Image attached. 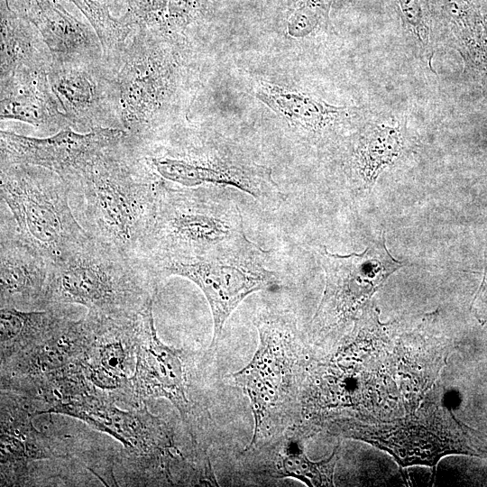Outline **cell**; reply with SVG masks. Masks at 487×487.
<instances>
[{"label": "cell", "mask_w": 487, "mask_h": 487, "mask_svg": "<svg viewBox=\"0 0 487 487\" xmlns=\"http://www.w3.org/2000/svg\"><path fill=\"white\" fill-rule=\"evenodd\" d=\"M115 402L112 395L92 385L46 413L74 417L117 439L123 445L124 460L131 463L133 485L177 486L195 459L194 441L182 440L189 436H179L146 406L123 410Z\"/></svg>", "instance_id": "3957f363"}, {"label": "cell", "mask_w": 487, "mask_h": 487, "mask_svg": "<svg viewBox=\"0 0 487 487\" xmlns=\"http://www.w3.org/2000/svg\"><path fill=\"white\" fill-rule=\"evenodd\" d=\"M1 403V486L25 484L30 462L59 455L34 428V412L27 409L24 397L9 401L2 397Z\"/></svg>", "instance_id": "ffe728a7"}, {"label": "cell", "mask_w": 487, "mask_h": 487, "mask_svg": "<svg viewBox=\"0 0 487 487\" xmlns=\"http://www.w3.org/2000/svg\"><path fill=\"white\" fill-rule=\"evenodd\" d=\"M1 119L22 121L47 132L69 126L47 69L27 70L1 78Z\"/></svg>", "instance_id": "44dd1931"}, {"label": "cell", "mask_w": 487, "mask_h": 487, "mask_svg": "<svg viewBox=\"0 0 487 487\" xmlns=\"http://www.w3.org/2000/svg\"><path fill=\"white\" fill-rule=\"evenodd\" d=\"M268 255L246 235L202 256L143 261L159 284L179 276L201 289L213 318L208 351L214 354L226 320L240 303L252 293L280 288L279 274L267 265Z\"/></svg>", "instance_id": "ba28073f"}, {"label": "cell", "mask_w": 487, "mask_h": 487, "mask_svg": "<svg viewBox=\"0 0 487 487\" xmlns=\"http://www.w3.org/2000/svg\"><path fill=\"white\" fill-rule=\"evenodd\" d=\"M1 199L21 235L52 265L86 244L90 236L69 204V185L47 169L1 164Z\"/></svg>", "instance_id": "9c48e42d"}, {"label": "cell", "mask_w": 487, "mask_h": 487, "mask_svg": "<svg viewBox=\"0 0 487 487\" xmlns=\"http://www.w3.org/2000/svg\"><path fill=\"white\" fill-rule=\"evenodd\" d=\"M142 312L122 317L86 315L90 325V340L80 362L84 374L92 385L111 394L117 401H125L134 372Z\"/></svg>", "instance_id": "9a60e30c"}, {"label": "cell", "mask_w": 487, "mask_h": 487, "mask_svg": "<svg viewBox=\"0 0 487 487\" xmlns=\"http://www.w3.org/2000/svg\"><path fill=\"white\" fill-rule=\"evenodd\" d=\"M307 438L295 427L256 445H247L240 454V472L254 482L296 479L309 487L334 486L340 443L332 454L312 461L305 453Z\"/></svg>", "instance_id": "2e32d148"}, {"label": "cell", "mask_w": 487, "mask_h": 487, "mask_svg": "<svg viewBox=\"0 0 487 487\" xmlns=\"http://www.w3.org/2000/svg\"><path fill=\"white\" fill-rule=\"evenodd\" d=\"M127 133L119 128H98L79 133L67 126L47 138L1 131V164H27L47 169L70 187L98 158L123 142Z\"/></svg>", "instance_id": "4fadbf2b"}, {"label": "cell", "mask_w": 487, "mask_h": 487, "mask_svg": "<svg viewBox=\"0 0 487 487\" xmlns=\"http://www.w3.org/2000/svg\"><path fill=\"white\" fill-rule=\"evenodd\" d=\"M167 39L139 34L112 73L120 124L136 143L153 142L177 89L179 64Z\"/></svg>", "instance_id": "8fae6325"}, {"label": "cell", "mask_w": 487, "mask_h": 487, "mask_svg": "<svg viewBox=\"0 0 487 487\" xmlns=\"http://www.w3.org/2000/svg\"><path fill=\"white\" fill-rule=\"evenodd\" d=\"M244 236L242 212L227 188L160 183L156 218L142 259L202 256Z\"/></svg>", "instance_id": "52a82bcc"}, {"label": "cell", "mask_w": 487, "mask_h": 487, "mask_svg": "<svg viewBox=\"0 0 487 487\" xmlns=\"http://www.w3.org/2000/svg\"><path fill=\"white\" fill-rule=\"evenodd\" d=\"M446 23L455 28L463 27L467 15L469 16V0H436Z\"/></svg>", "instance_id": "484cf974"}, {"label": "cell", "mask_w": 487, "mask_h": 487, "mask_svg": "<svg viewBox=\"0 0 487 487\" xmlns=\"http://www.w3.org/2000/svg\"><path fill=\"white\" fill-rule=\"evenodd\" d=\"M97 61L51 63L48 70L51 88L71 128L92 131L121 125L112 73Z\"/></svg>", "instance_id": "5bb4252c"}, {"label": "cell", "mask_w": 487, "mask_h": 487, "mask_svg": "<svg viewBox=\"0 0 487 487\" xmlns=\"http://www.w3.org/2000/svg\"><path fill=\"white\" fill-rule=\"evenodd\" d=\"M326 274L322 299L310 322L309 341L333 345L347 332L372 295L403 262L388 252L382 237L361 253L320 252Z\"/></svg>", "instance_id": "7c38bea8"}, {"label": "cell", "mask_w": 487, "mask_h": 487, "mask_svg": "<svg viewBox=\"0 0 487 487\" xmlns=\"http://www.w3.org/2000/svg\"><path fill=\"white\" fill-rule=\"evenodd\" d=\"M66 308L52 307L40 310H21L14 307H1V363L37 344L58 327L69 317Z\"/></svg>", "instance_id": "7402d4cb"}, {"label": "cell", "mask_w": 487, "mask_h": 487, "mask_svg": "<svg viewBox=\"0 0 487 487\" xmlns=\"http://www.w3.org/2000/svg\"><path fill=\"white\" fill-rule=\"evenodd\" d=\"M471 311L480 324L487 323V245L484 251L483 277L473 299Z\"/></svg>", "instance_id": "4316f807"}, {"label": "cell", "mask_w": 487, "mask_h": 487, "mask_svg": "<svg viewBox=\"0 0 487 487\" xmlns=\"http://www.w3.org/2000/svg\"><path fill=\"white\" fill-rule=\"evenodd\" d=\"M51 64V56L42 39H36L11 21L3 23L1 78L27 70H49Z\"/></svg>", "instance_id": "cb8c5ba5"}, {"label": "cell", "mask_w": 487, "mask_h": 487, "mask_svg": "<svg viewBox=\"0 0 487 487\" xmlns=\"http://www.w3.org/2000/svg\"><path fill=\"white\" fill-rule=\"evenodd\" d=\"M158 287L143 260L90 236L52 265L46 307L78 304L96 317H133L153 303Z\"/></svg>", "instance_id": "277c9868"}, {"label": "cell", "mask_w": 487, "mask_h": 487, "mask_svg": "<svg viewBox=\"0 0 487 487\" xmlns=\"http://www.w3.org/2000/svg\"><path fill=\"white\" fill-rule=\"evenodd\" d=\"M259 344L252 358L232 374L250 400L256 445L299 425L312 350L295 314L276 305L259 308L254 317Z\"/></svg>", "instance_id": "6da1fadb"}, {"label": "cell", "mask_w": 487, "mask_h": 487, "mask_svg": "<svg viewBox=\"0 0 487 487\" xmlns=\"http://www.w3.org/2000/svg\"><path fill=\"white\" fill-rule=\"evenodd\" d=\"M90 340L87 317H67L37 344L1 363V389L80 363Z\"/></svg>", "instance_id": "ac0fdd59"}, {"label": "cell", "mask_w": 487, "mask_h": 487, "mask_svg": "<svg viewBox=\"0 0 487 487\" xmlns=\"http://www.w3.org/2000/svg\"><path fill=\"white\" fill-rule=\"evenodd\" d=\"M134 151L153 178L170 187L233 188L269 208L286 199L270 168L227 145L148 142L135 145Z\"/></svg>", "instance_id": "30bf717a"}, {"label": "cell", "mask_w": 487, "mask_h": 487, "mask_svg": "<svg viewBox=\"0 0 487 487\" xmlns=\"http://www.w3.org/2000/svg\"><path fill=\"white\" fill-rule=\"evenodd\" d=\"M322 429L389 453L401 473L409 466L427 465L431 468L432 482L438 462L446 455L487 457V438L439 400L425 402L405 417L389 420L364 414L340 416L326 421Z\"/></svg>", "instance_id": "5b68a950"}, {"label": "cell", "mask_w": 487, "mask_h": 487, "mask_svg": "<svg viewBox=\"0 0 487 487\" xmlns=\"http://www.w3.org/2000/svg\"><path fill=\"white\" fill-rule=\"evenodd\" d=\"M52 264L19 233L13 218L1 211V307L46 309Z\"/></svg>", "instance_id": "e0dca14e"}, {"label": "cell", "mask_w": 487, "mask_h": 487, "mask_svg": "<svg viewBox=\"0 0 487 487\" xmlns=\"http://www.w3.org/2000/svg\"><path fill=\"white\" fill-rule=\"evenodd\" d=\"M255 96L286 123L294 138L308 143L335 131L351 115L345 106L268 81L257 84Z\"/></svg>", "instance_id": "d6986e66"}, {"label": "cell", "mask_w": 487, "mask_h": 487, "mask_svg": "<svg viewBox=\"0 0 487 487\" xmlns=\"http://www.w3.org/2000/svg\"><path fill=\"white\" fill-rule=\"evenodd\" d=\"M404 31L425 54L432 45L433 5L432 0H393Z\"/></svg>", "instance_id": "d4e9b609"}, {"label": "cell", "mask_w": 487, "mask_h": 487, "mask_svg": "<svg viewBox=\"0 0 487 487\" xmlns=\"http://www.w3.org/2000/svg\"><path fill=\"white\" fill-rule=\"evenodd\" d=\"M400 147V134L396 126L372 127L357 141L348 158L350 175L372 181L398 156Z\"/></svg>", "instance_id": "603a6c76"}, {"label": "cell", "mask_w": 487, "mask_h": 487, "mask_svg": "<svg viewBox=\"0 0 487 487\" xmlns=\"http://www.w3.org/2000/svg\"><path fill=\"white\" fill-rule=\"evenodd\" d=\"M71 191L89 236L142 259L156 218L160 182L128 138L87 168Z\"/></svg>", "instance_id": "7a4b0ae2"}, {"label": "cell", "mask_w": 487, "mask_h": 487, "mask_svg": "<svg viewBox=\"0 0 487 487\" xmlns=\"http://www.w3.org/2000/svg\"><path fill=\"white\" fill-rule=\"evenodd\" d=\"M152 308L151 304L142 312L135 368L125 401L138 407L147 400L166 399L179 412L190 437L209 449L214 440V421L207 396L206 371L214 355L208 350L200 355L161 342L154 326Z\"/></svg>", "instance_id": "8992f818"}]
</instances>
